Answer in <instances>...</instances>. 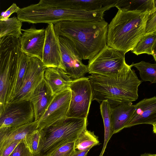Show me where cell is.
<instances>
[{
  "label": "cell",
  "mask_w": 156,
  "mask_h": 156,
  "mask_svg": "<svg viewBox=\"0 0 156 156\" xmlns=\"http://www.w3.org/2000/svg\"><path fill=\"white\" fill-rule=\"evenodd\" d=\"M108 24L98 21H63L54 24L58 37L70 40L82 59L90 60L107 45Z\"/></svg>",
  "instance_id": "1"
},
{
  "label": "cell",
  "mask_w": 156,
  "mask_h": 156,
  "mask_svg": "<svg viewBox=\"0 0 156 156\" xmlns=\"http://www.w3.org/2000/svg\"><path fill=\"white\" fill-rule=\"evenodd\" d=\"M132 67V64L126 63L114 77L97 74L88 76L92 90V101L96 100L100 104L107 100L113 107L136 100L142 80L139 79Z\"/></svg>",
  "instance_id": "2"
},
{
  "label": "cell",
  "mask_w": 156,
  "mask_h": 156,
  "mask_svg": "<svg viewBox=\"0 0 156 156\" xmlns=\"http://www.w3.org/2000/svg\"><path fill=\"white\" fill-rule=\"evenodd\" d=\"M151 14L118 10L108 25L107 45L125 54L132 51L146 33V23Z\"/></svg>",
  "instance_id": "3"
},
{
  "label": "cell",
  "mask_w": 156,
  "mask_h": 156,
  "mask_svg": "<svg viewBox=\"0 0 156 156\" xmlns=\"http://www.w3.org/2000/svg\"><path fill=\"white\" fill-rule=\"evenodd\" d=\"M87 118H69L64 122L43 129L45 133L39 153L34 156H50L57 149L75 141L87 129Z\"/></svg>",
  "instance_id": "4"
},
{
  "label": "cell",
  "mask_w": 156,
  "mask_h": 156,
  "mask_svg": "<svg viewBox=\"0 0 156 156\" xmlns=\"http://www.w3.org/2000/svg\"><path fill=\"white\" fill-rule=\"evenodd\" d=\"M0 114L5 109L14 70L22 51L19 39L12 36L0 38Z\"/></svg>",
  "instance_id": "5"
},
{
  "label": "cell",
  "mask_w": 156,
  "mask_h": 156,
  "mask_svg": "<svg viewBox=\"0 0 156 156\" xmlns=\"http://www.w3.org/2000/svg\"><path fill=\"white\" fill-rule=\"evenodd\" d=\"M69 89L71 96L67 119L87 118L93 97L89 78L83 77L73 80Z\"/></svg>",
  "instance_id": "6"
},
{
  "label": "cell",
  "mask_w": 156,
  "mask_h": 156,
  "mask_svg": "<svg viewBox=\"0 0 156 156\" xmlns=\"http://www.w3.org/2000/svg\"><path fill=\"white\" fill-rule=\"evenodd\" d=\"M125 54L107 45L89 61L88 73L108 77L116 76L126 63Z\"/></svg>",
  "instance_id": "7"
},
{
  "label": "cell",
  "mask_w": 156,
  "mask_h": 156,
  "mask_svg": "<svg viewBox=\"0 0 156 156\" xmlns=\"http://www.w3.org/2000/svg\"><path fill=\"white\" fill-rule=\"evenodd\" d=\"M71 96L70 89L55 95L46 110L38 121L37 129L43 130L66 120Z\"/></svg>",
  "instance_id": "8"
},
{
  "label": "cell",
  "mask_w": 156,
  "mask_h": 156,
  "mask_svg": "<svg viewBox=\"0 0 156 156\" xmlns=\"http://www.w3.org/2000/svg\"><path fill=\"white\" fill-rule=\"evenodd\" d=\"M34 121V109L30 100L11 102L0 114V128L18 127Z\"/></svg>",
  "instance_id": "9"
},
{
  "label": "cell",
  "mask_w": 156,
  "mask_h": 156,
  "mask_svg": "<svg viewBox=\"0 0 156 156\" xmlns=\"http://www.w3.org/2000/svg\"><path fill=\"white\" fill-rule=\"evenodd\" d=\"M63 71L73 80L84 77L88 73L73 42L67 38L59 37Z\"/></svg>",
  "instance_id": "10"
},
{
  "label": "cell",
  "mask_w": 156,
  "mask_h": 156,
  "mask_svg": "<svg viewBox=\"0 0 156 156\" xmlns=\"http://www.w3.org/2000/svg\"><path fill=\"white\" fill-rule=\"evenodd\" d=\"M46 68L39 58L30 57L19 90L10 103L29 100L34 90L44 79Z\"/></svg>",
  "instance_id": "11"
},
{
  "label": "cell",
  "mask_w": 156,
  "mask_h": 156,
  "mask_svg": "<svg viewBox=\"0 0 156 156\" xmlns=\"http://www.w3.org/2000/svg\"><path fill=\"white\" fill-rule=\"evenodd\" d=\"M45 30L42 62L46 68L58 67L63 71L59 37L55 32L54 24H48Z\"/></svg>",
  "instance_id": "12"
},
{
  "label": "cell",
  "mask_w": 156,
  "mask_h": 156,
  "mask_svg": "<svg viewBox=\"0 0 156 156\" xmlns=\"http://www.w3.org/2000/svg\"><path fill=\"white\" fill-rule=\"evenodd\" d=\"M22 30L23 32L19 39L21 51L30 57H37L42 61L45 29H37L35 27H31Z\"/></svg>",
  "instance_id": "13"
},
{
  "label": "cell",
  "mask_w": 156,
  "mask_h": 156,
  "mask_svg": "<svg viewBox=\"0 0 156 156\" xmlns=\"http://www.w3.org/2000/svg\"><path fill=\"white\" fill-rule=\"evenodd\" d=\"M156 123V97L144 99L135 105L133 112L125 128Z\"/></svg>",
  "instance_id": "14"
},
{
  "label": "cell",
  "mask_w": 156,
  "mask_h": 156,
  "mask_svg": "<svg viewBox=\"0 0 156 156\" xmlns=\"http://www.w3.org/2000/svg\"><path fill=\"white\" fill-rule=\"evenodd\" d=\"M38 121L22 126L11 128H0V152L12 143L22 140L37 129Z\"/></svg>",
  "instance_id": "15"
},
{
  "label": "cell",
  "mask_w": 156,
  "mask_h": 156,
  "mask_svg": "<svg viewBox=\"0 0 156 156\" xmlns=\"http://www.w3.org/2000/svg\"><path fill=\"white\" fill-rule=\"evenodd\" d=\"M54 96L49 86L44 78L29 99L34 109V121H38L43 115Z\"/></svg>",
  "instance_id": "16"
},
{
  "label": "cell",
  "mask_w": 156,
  "mask_h": 156,
  "mask_svg": "<svg viewBox=\"0 0 156 156\" xmlns=\"http://www.w3.org/2000/svg\"><path fill=\"white\" fill-rule=\"evenodd\" d=\"M44 78L54 95L69 89V87L73 80L62 69L58 67L46 68Z\"/></svg>",
  "instance_id": "17"
},
{
  "label": "cell",
  "mask_w": 156,
  "mask_h": 156,
  "mask_svg": "<svg viewBox=\"0 0 156 156\" xmlns=\"http://www.w3.org/2000/svg\"><path fill=\"white\" fill-rule=\"evenodd\" d=\"M30 58L22 51L11 78L7 96L6 106L13 100L19 90Z\"/></svg>",
  "instance_id": "18"
},
{
  "label": "cell",
  "mask_w": 156,
  "mask_h": 156,
  "mask_svg": "<svg viewBox=\"0 0 156 156\" xmlns=\"http://www.w3.org/2000/svg\"><path fill=\"white\" fill-rule=\"evenodd\" d=\"M135 108L132 102L122 103L111 107L113 134L124 128L129 120Z\"/></svg>",
  "instance_id": "19"
},
{
  "label": "cell",
  "mask_w": 156,
  "mask_h": 156,
  "mask_svg": "<svg viewBox=\"0 0 156 156\" xmlns=\"http://www.w3.org/2000/svg\"><path fill=\"white\" fill-rule=\"evenodd\" d=\"M117 0H65L67 7L77 10L94 11L102 9L110 6L115 7Z\"/></svg>",
  "instance_id": "20"
},
{
  "label": "cell",
  "mask_w": 156,
  "mask_h": 156,
  "mask_svg": "<svg viewBox=\"0 0 156 156\" xmlns=\"http://www.w3.org/2000/svg\"><path fill=\"white\" fill-rule=\"evenodd\" d=\"M115 7L122 11H148L152 14L156 11V0H117Z\"/></svg>",
  "instance_id": "21"
},
{
  "label": "cell",
  "mask_w": 156,
  "mask_h": 156,
  "mask_svg": "<svg viewBox=\"0 0 156 156\" xmlns=\"http://www.w3.org/2000/svg\"><path fill=\"white\" fill-rule=\"evenodd\" d=\"M100 109L105 129L104 140L102 150L99 156H103L107 144L113 134L111 107L107 100L102 101L100 104Z\"/></svg>",
  "instance_id": "22"
},
{
  "label": "cell",
  "mask_w": 156,
  "mask_h": 156,
  "mask_svg": "<svg viewBox=\"0 0 156 156\" xmlns=\"http://www.w3.org/2000/svg\"><path fill=\"white\" fill-rule=\"evenodd\" d=\"M22 22L15 16L0 20V38L11 35L19 39L22 34Z\"/></svg>",
  "instance_id": "23"
},
{
  "label": "cell",
  "mask_w": 156,
  "mask_h": 156,
  "mask_svg": "<svg viewBox=\"0 0 156 156\" xmlns=\"http://www.w3.org/2000/svg\"><path fill=\"white\" fill-rule=\"evenodd\" d=\"M156 41V32L145 33L132 51V52L138 55L142 54L153 55V50Z\"/></svg>",
  "instance_id": "24"
},
{
  "label": "cell",
  "mask_w": 156,
  "mask_h": 156,
  "mask_svg": "<svg viewBox=\"0 0 156 156\" xmlns=\"http://www.w3.org/2000/svg\"><path fill=\"white\" fill-rule=\"evenodd\" d=\"M100 144L98 137L95 135L94 132L86 129L81 133L75 140V149L77 150L90 149Z\"/></svg>",
  "instance_id": "25"
},
{
  "label": "cell",
  "mask_w": 156,
  "mask_h": 156,
  "mask_svg": "<svg viewBox=\"0 0 156 156\" xmlns=\"http://www.w3.org/2000/svg\"><path fill=\"white\" fill-rule=\"evenodd\" d=\"M132 65L139 71L142 81H148L152 83H156V63L141 61Z\"/></svg>",
  "instance_id": "26"
},
{
  "label": "cell",
  "mask_w": 156,
  "mask_h": 156,
  "mask_svg": "<svg viewBox=\"0 0 156 156\" xmlns=\"http://www.w3.org/2000/svg\"><path fill=\"white\" fill-rule=\"evenodd\" d=\"M45 133L43 130L36 129L26 138L25 141L33 154L35 156L40 151Z\"/></svg>",
  "instance_id": "27"
},
{
  "label": "cell",
  "mask_w": 156,
  "mask_h": 156,
  "mask_svg": "<svg viewBox=\"0 0 156 156\" xmlns=\"http://www.w3.org/2000/svg\"><path fill=\"white\" fill-rule=\"evenodd\" d=\"M75 141L63 144L55 150L50 156H71L75 150Z\"/></svg>",
  "instance_id": "28"
},
{
  "label": "cell",
  "mask_w": 156,
  "mask_h": 156,
  "mask_svg": "<svg viewBox=\"0 0 156 156\" xmlns=\"http://www.w3.org/2000/svg\"><path fill=\"white\" fill-rule=\"evenodd\" d=\"M9 156H34L24 140H22Z\"/></svg>",
  "instance_id": "29"
},
{
  "label": "cell",
  "mask_w": 156,
  "mask_h": 156,
  "mask_svg": "<svg viewBox=\"0 0 156 156\" xmlns=\"http://www.w3.org/2000/svg\"><path fill=\"white\" fill-rule=\"evenodd\" d=\"M156 32V11L151 14L147 21L146 33Z\"/></svg>",
  "instance_id": "30"
},
{
  "label": "cell",
  "mask_w": 156,
  "mask_h": 156,
  "mask_svg": "<svg viewBox=\"0 0 156 156\" xmlns=\"http://www.w3.org/2000/svg\"><path fill=\"white\" fill-rule=\"evenodd\" d=\"M20 8L16 4L13 3L11 6L4 12H2L0 17V20H4L8 19L13 13H17Z\"/></svg>",
  "instance_id": "31"
},
{
  "label": "cell",
  "mask_w": 156,
  "mask_h": 156,
  "mask_svg": "<svg viewBox=\"0 0 156 156\" xmlns=\"http://www.w3.org/2000/svg\"><path fill=\"white\" fill-rule=\"evenodd\" d=\"M21 140L14 142L9 145L0 152V156H9Z\"/></svg>",
  "instance_id": "32"
},
{
  "label": "cell",
  "mask_w": 156,
  "mask_h": 156,
  "mask_svg": "<svg viewBox=\"0 0 156 156\" xmlns=\"http://www.w3.org/2000/svg\"><path fill=\"white\" fill-rule=\"evenodd\" d=\"M90 149L84 150H75L71 156H87Z\"/></svg>",
  "instance_id": "33"
},
{
  "label": "cell",
  "mask_w": 156,
  "mask_h": 156,
  "mask_svg": "<svg viewBox=\"0 0 156 156\" xmlns=\"http://www.w3.org/2000/svg\"><path fill=\"white\" fill-rule=\"evenodd\" d=\"M153 52V54L152 56L155 61H156V41L154 46Z\"/></svg>",
  "instance_id": "34"
},
{
  "label": "cell",
  "mask_w": 156,
  "mask_h": 156,
  "mask_svg": "<svg viewBox=\"0 0 156 156\" xmlns=\"http://www.w3.org/2000/svg\"><path fill=\"white\" fill-rule=\"evenodd\" d=\"M140 156H156V154L144 153L141 154Z\"/></svg>",
  "instance_id": "35"
},
{
  "label": "cell",
  "mask_w": 156,
  "mask_h": 156,
  "mask_svg": "<svg viewBox=\"0 0 156 156\" xmlns=\"http://www.w3.org/2000/svg\"><path fill=\"white\" fill-rule=\"evenodd\" d=\"M153 132L156 134V123L153 125Z\"/></svg>",
  "instance_id": "36"
}]
</instances>
